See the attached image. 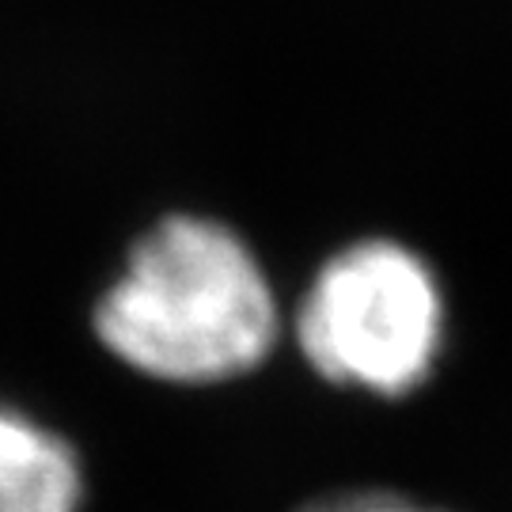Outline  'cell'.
Masks as SVG:
<instances>
[{
    "mask_svg": "<svg viewBox=\"0 0 512 512\" xmlns=\"http://www.w3.org/2000/svg\"><path fill=\"white\" fill-rule=\"evenodd\" d=\"M92 334L148 384L224 387L266 365L281 308L255 247L205 213H164L92 304Z\"/></svg>",
    "mask_w": 512,
    "mask_h": 512,
    "instance_id": "6da1fadb",
    "label": "cell"
},
{
    "mask_svg": "<svg viewBox=\"0 0 512 512\" xmlns=\"http://www.w3.org/2000/svg\"><path fill=\"white\" fill-rule=\"evenodd\" d=\"M440 327L444 304L429 266L395 239H357L315 270L293 338L323 384L399 399L429 376Z\"/></svg>",
    "mask_w": 512,
    "mask_h": 512,
    "instance_id": "7a4b0ae2",
    "label": "cell"
},
{
    "mask_svg": "<svg viewBox=\"0 0 512 512\" xmlns=\"http://www.w3.org/2000/svg\"><path fill=\"white\" fill-rule=\"evenodd\" d=\"M84 459L54 425L0 403V512H80Z\"/></svg>",
    "mask_w": 512,
    "mask_h": 512,
    "instance_id": "3957f363",
    "label": "cell"
},
{
    "mask_svg": "<svg viewBox=\"0 0 512 512\" xmlns=\"http://www.w3.org/2000/svg\"><path fill=\"white\" fill-rule=\"evenodd\" d=\"M300 512H440V509L421 505V501L395 494V490H346V494L315 497Z\"/></svg>",
    "mask_w": 512,
    "mask_h": 512,
    "instance_id": "277c9868",
    "label": "cell"
}]
</instances>
